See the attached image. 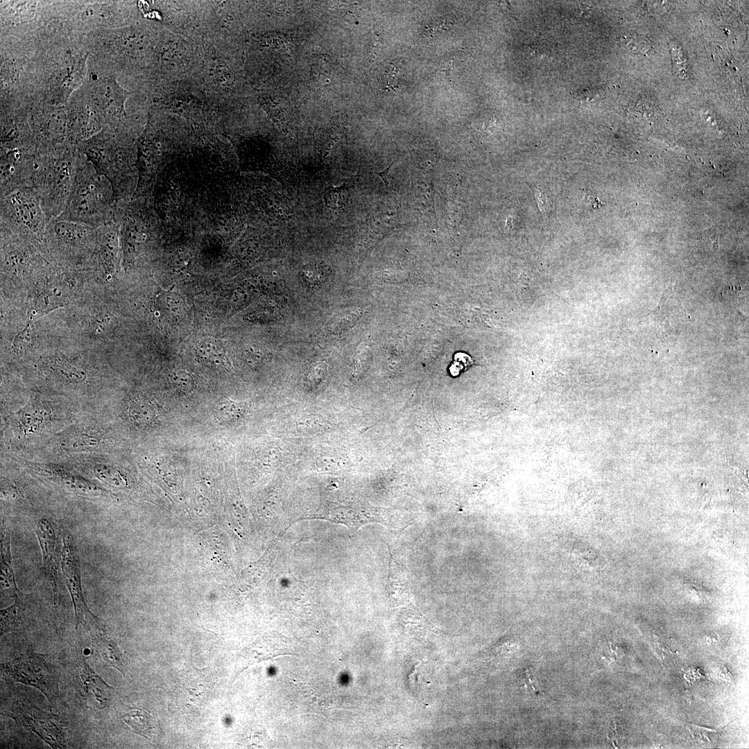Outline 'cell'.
<instances>
[{"label": "cell", "instance_id": "1", "mask_svg": "<svg viewBox=\"0 0 749 749\" xmlns=\"http://www.w3.org/2000/svg\"><path fill=\"white\" fill-rule=\"evenodd\" d=\"M116 203L109 180L79 152L71 191L58 217L98 228L112 221Z\"/></svg>", "mask_w": 749, "mask_h": 749}, {"label": "cell", "instance_id": "2", "mask_svg": "<svg viewBox=\"0 0 749 749\" xmlns=\"http://www.w3.org/2000/svg\"><path fill=\"white\" fill-rule=\"evenodd\" d=\"M78 153L74 146L64 144L35 155L32 187L49 221L60 216L65 209Z\"/></svg>", "mask_w": 749, "mask_h": 749}, {"label": "cell", "instance_id": "3", "mask_svg": "<svg viewBox=\"0 0 749 749\" xmlns=\"http://www.w3.org/2000/svg\"><path fill=\"white\" fill-rule=\"evenodd\" d=\"M78 150L109 180L116 201L126 199L133 187L134 171L128 150L115 135L98 132L79 144Z\"/></svg>", "mask_w": 749, "mask_h": 749}, {"label": "cell", "instance_id": "4", "mask_svg": "<svg viewBox=\"0 0 749 749\" xmlns=\"http://www.w3.org/2000/svg\"><path fill=\"white\" fill-rule=\"evenodd\" d=\"M0 198L1 231L42 245L49 221L34 189L21 188Z\"/></svg>", "mask_w": 749, "mask_h": 749}, {"label": "cell", "instance_id": "5", "mask_svg": "<svg viewBox=\"0 0 749 749\" xmlns=\"http://www.w3.org/2000/svg\"><path fill=\"white\" fill-rule=\"evenodd\" d=\"M96 234L90 225L57 217L49 221L42 245L63 260L78 262L95 250Z\"/></svg>", "mask_w": 749, "mask_h": 749}, {"label": "cell", "instance_id": "6", "mask_svg": "<svg viewBox=\"0 0 749 749\" xmlns=\"http://www.w3.org/2000/svg\"><path fill=\"white\" fill-rule=\"evenodd\" d=\"M1 670L14 682L33 687L53 702L59 696V677L47 656L34 652L1 664Z\"/></svg>", "mask_w": 749, "mask_h": 749}, {"label": "cell", "instance_id": "7", "mask_svg": "<svg viewBox=\"0 0 749 749\" xmlns=\"http://www.w3.org/2000/svg\"><path fill=\"white\" fill-rule=\"evenodd\" d=\"M62 542L61 569L74 605L76 628L82 626L96 633L102 632L103 626L101 619L89 610L85 601L79 557L74 538L67 531L63 533Z\"/></svg>", "mask_w": 749, "mask_h": 749}, {"label": "cell", "instance_id": "8", "mask_svg": "<svg viewBox=\"0 0 749 749\" xmlns=\"http://www.w3.org/2000/svg\"><path fill=\"white\" fill-rule=\"evenodd\" d=\"M8 715L21 726L30 729L51 748H66L64 724L57 715L44 712L28 700L14 705Z\"/></svg>", "mask_w": 749, "mask_h": 749}, {"label": "cell", "instance_id": "9", "mask_svg": "<svg viewBox=\"0 0 749 749\" xmlns=\"http://www.w3.org/2000/svg\"><path fill=\"white\" fill-rule=\"evenodd\" d=\"M37 153L31 148H3L0 163V197L17 189L32 187Z\"/></svg>", "mask_w": 749, "mask_h": 749}, {"label": "cell", "instance_id": "10", "mask_svg": "<svg viewBox=\"0 0 749 749\" xmlns=\"http://www.w3.org/2000/svg\"><path fill=\"white\" fill-rule=\"evenodd\" d=\"M35 533L42 550L44 574L52 588L53 603L57 605L59 601V591L57 585V573L60 561L58 542L53 527L46 519H40L37 521Z\"/></svg>", "mask_w": 749, "mask_h": 749}, {"label": "cell", "instance_id": "11", "mask_svg": "<svg viewBox=\"0 0 749 749\" xmlns=\"http://www.w3.org/2000/svg\"><path fill=\"white\" fill-rule=\"evenodd\" d=\"M78 684L80 694L88 706L99 710L109 706L112 688L91 669L86 660L79 670Z\"/></svg>", "mask_w": 749, "mask_h": 749}, {"label": "cell", "instance_id": "12", "mask_svg": "<svg viewBox=\"0 0 749 749\" xmlns=\"http://www.w3.org/2000/svg\"><path fill=\"white\" fill-rule=\"evenodd\" d=\"M648 316L665 332L673 334L684 321L686 311L671 288H668L657 307Z\"/></svg>", "mask_w": 749, "mask_h": 749}, {"label": "cell", "instance_id": "13", "mask_svg": "<svg viewBox=\"0 0 749 749\" xmlns=\"http://www.w3.org/2000/svg\"><path fill=\"white\" fill-rule=\"evenodd\" d=\"M128 94L114 79L103 78L94 84V96L97 103L117 117L126 114L123 103Z\"/></svg>", "mask_w": 749, "mask_h": 749}, {"label": "cell", "instance_id": "14", "mask_svg": "<svg viewBox=\"0 0 749 749\" xmlns=\"http://www.w3.org/2000/svg\"><path fill=\"white\" fill-rule=\"evenodd\" d=\"M93 644L96 652L105 663L116 669L124 677L127 676L129 673L128 658L114 639L103 631L96 633Z\"/></svg>", "mask_w": 749, "mask_h": 749}, {"label": "cell", "instance_id": "15", "mask_svg": "<svg viewBox=\"0 0 749 749\" xmlns=\"http://www.w3.org/2000/svg\"><path fill=\"white\" fill-rule=\"evenodd\" d=\"M126 413L130 422L135 427L144 429L153 427L158 421L157 406L145 397H135L128 403Z\"/></svg>", "mask_w": 749, "mask_h": 749}, {"label": "cell", "instance_id": "16", "mask_svg": "<svg viewBox=\"0 0 749 749\" xmlns=\"http://www.w3.org/2000/svg\"><path fill=\"white\" fill-rule=\"evenodd\" d=\"M1 593L15 597L17 589L12 568L9 531L3 527L1 532Z\"/></svg>", "mask_w": 749, "mask_h": 749}, {"label": "cell", "instance_id": "17", "mask_svg": "<svg viewBox=\"0 0 749 749\" xmlns=\"http://www.w3.org/2000/svg\"><path fill=\"white\" fill-rule=\"evenodd\" d=\"M15 603L1 610V635L19 628L25 614L23 599L19 592L15 597Z\"/></svg>", "mask_w": 749, "mask_h": 749}, {"label": "cell", "instance_id": "18", "mask_svg": "<svg viewBox=\"0 0 749 749\" xmlns=\"http://www.w3.org/2000/svg\"><path fill=\"white\" fill-rule=\"evenodd\" d=\"M123 720L137 734L153 740L155 734L153 719L146 711L134 710L123 716Z\"/></svg>", "mask_w": 749, "mask_h": 749}, {"label": "cell", "instance_id": "19", "mask_svg": "<svg viewBox=\"0 0 749 749\" xmlns=\"http://www.w3.org/2000/svg\"><path fill=\"white\" fill-rule=\"evenodd\" d=\"M196 350L198 356L205 362L216 367L225 365L224 349L216 340H203L197 345Z\"/></svg>", "mask_w": 749, "mask_h": 749}, {"label": "cell", "instance_id": "20", "mask_svg": "<svg viewBox=\"0 0 749 749\" xmlns=\"http://www.w3.org/2000/svg\"><path fill=\"white\" fill-rule=\"evenodd\" d=\"M100 438V436L94 431H76L64 437L61 446L67 450L89 449L98 445Z\"/></svg>", "mask_w": 749, "mask_h": 749}, {"label": "cell", "instance_id": "21", "mask_svg": "<svg viewBox=\"0 0 749 749\" xmlns=\"http://www.w3.org/2000/svg\"><path fill=\"white\" fill-rule=\"evenodd\" d=\"M215 414L219 422L224 424H231L236 422L243 414V408L238 403L225 399L216 405Z\"/></svg>", "mask_w": 749, "mask_h": 749}, {"label": "cell", "instance_id": "22", "mask_svg": "<svg viewBox=\"0 0 749 749\" xmlns=\"http://www.w3.org/2000/svg\"><path fill=\"white\" fill-rule=\"evenodd\" d=\"M169 379L171 386L182 394L191 393L196 386L193 376L182 369L171 371L169 373Z\"/></svg>", "mask_w": 749, "mask_h": 749}, {"label": "cell", "instance_id": "23", "mask_svg": "<svg viewBox=\"0 0 749 749\" xmlns=\"http://www.w3.org/2000/svg\"><path fill=\"white\" fill-rule=\"evenodd\" d=\"M621 44L625 46L628 51H633L636 53H640L645 55H646L649 49V45L646 42V40L636 35L624 36L622 38Z\"/></svg>", "mask_w": 749, "mask_h": 749}, {"label": "cell", "instance_id": "24", "mask_svg": "<svg viewBox=\"0 0 749 749\" xmlns=\"http://www.w3.org/2000/svg\"><path fill=\"white\" fill-rule=\"evenodd\" d=\"M164 304L166 311L169 313V316L174 318L180 317L184 312L182 301L180 300V298H177L175 295H170L169 297L166 298Z\"/></svg>", "mask_w": 749, "mask_h": 749}, {"label": "cell", "instance_id": "25", "mask_svg": "<svg viewBox=\"0 0 749 749\" xmlns=\"http://www.w3.org/2000/svg\"><path fill=\"white\" fill-rule=\"evenodd\" d=\"M393 163L390 164L389 165V166H388L385 170H384V171H382L381 172H374L375 174L378 175L381 178V180H383V182H384V183L385 184L386 188H388V187L389 185V182L388 181L387 177H388V173L389 169H390V166H392Z\"/></svg>", "mask_w": 749, "mask_h": 749}]
</instances>
